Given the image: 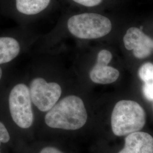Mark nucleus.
I'll list each match as a JSON object with an SVG mask.
<instances>
[{
	"instance_id": "obj_1",
	"label": "nucleus",
	"mask_w": 153,
	"mask_h": 153,
	"mask_svg": "<svg viewBox=\"0 0 153 153\" xmlns=\"http://www.w3.org/2000/svg\"><path fill=\"white\" fill-rule=\"evenodd\" d=\"M88 120V112L83 100L75 95H69L60 99L45 114L42 124L47 131L71 134V132L84 127Z\"/></svg>"
},
{
	"instance_id": "obj_12",
	"label": "nucleus",
	"mask_w": 153,
	"mask_h": 153,
	"mask_svg": "<svg viewBox=\"0 0 153 153\" xmlns=\"http://www.w3.org/2000/svg\"><path fill=\"white\" fill-rule=\"evenodd\" d=\"M36 153H68L63 149L53 144H47L41 147Z\"/></svg>"
},
{
	"instance_id": "obj_4",
	"label": "nucleus",
	"mask_w": 153,
	"mask_h": 153,
	"mask_svg": "<svg viewBox=\"0 0 153 153\" xmlns=\"http://www.w3.org/2000/svg\"><path fill=\"white\" fill-rule=\"evenodd\" d=\"M69 32L76 38L93 39L103 37L112 29L108 18L95 13H83L71 17L68 21Z\"/></svg>"
},
{
	"instance_id": "obj_6",
	"label": "nucleus",
	"mask_w": 153,
	"mask_h": 153,
	"mask_svg": "<svg viewBox=\"0 0 153 153\" xmlns=\"http://www.w3.org/2000/svg\"><path fill=\"white\" fill-rule=\"evenodd\" d=\"M124 44L126 49L133 50L135 57L139 59H145L152 53L153 41L140 28H129L124 37Z\"/></svg>"
},
{
	"instance_id": "obj_5",
	"label": "nucleus",
	"mask_w": 153,
	"mask_h": 153,
	"mask_svg": "<svg viewBox=\"0 0 153 153\" xmlns=\"http://www.w3.org/2000/svg\"><path fill=\"white\" fill-rule=\"evenodd\" d=\"M33 104L39 111L45 114L60 99L62 88L56 82H47L43 78L33 79L29 86Z\"/></svg>"
},
{
	"instance_id": "obj_7",
	"label": "nucleus",
	"mask_w": 153,
	"mask_h": 153,
	"mask_svg": "<svg viewBox=\"0 0 153 153\" xmlns=\"http://www.w3.org/2000/svg\"><path fill=\"white\" fill-rule=\"evenodd\" d=\"M118 153H153V137L143 131L131 133L126 137L124 147Z\"/></svg>"
},
{
	"instance_id": "obj_14",
	"label": "nucleus",
	"mask_w": 153,
	"mask_h": 153,
	"mask_svg": "<svg viewBox=\"0 0 153 153\" xmlns=\"http://www.w3.org/2000/svg\"><path fill=\"white\" fill-rule=\"evenodd\" d=\"M143 93L145 98L150 101H153V78L144 82Z\"/></svg>"
},
{
	"instance_id": "obj_17",
	"label": "nucleus",
	"mask_w": 153,
	"mask_h": 153,
	"mask_svg": "<svg viewBox=\"0 0 153 153\" xmlns=\"http://www.w3.org/2000/svg\"><path fill=\"white\" fill-rule=\"evenodd\" d=\"M0 153H2V152H1V149H0Z\"/></svg>"
},
{
	"instance_id": "obj_8",
	"label": "nucleus",
	"mask_w": 153,
	"mask_h": 153,
	"mask_svg": "<svg viewBox=\"0 0 153 153\" xmlns=\"http://www.w3.org/2000/svg\"><path fill=\"white\" fill-rule=\"evenodd\" d=\"M109 63L97 59L96 64L90 73V77L93 82L98 84L106 85L115 82L120 73L116 69L108 66Z\"/></svg>"
},
{
	"instance_id": "obj_9",
	"label": "nucleus",
	"mask_w": 153,
	"mask_h": 153,
	"mask_svg": "<svg viewBox=\"0 0 153 153\" xmlns=\"http://www.w3.org/2000/svg\"><path fill=\"white\" fill-rule=\"evenodd\" d=\"M20 52V45L15 39L0 38V64L14 59Z\"/></svg>"
},
{
	"instance_id": "obj_2",
	"label": "nucleus",
	"mask_w": 153,
	"mask_h": 153,
	"mask_svg": "<svg viewBox=\"0 0 153 153\" xmlns=\"http://www.w3.org/2000/svg\"><path fill=\"white\" fill-rule=\"evenodd\" d=\"M146 123V114L136 102L123 100L115 104L111 126L115 136L121 137L141 130Z\"/></svg>"
},
{
	"instance_id": "obj_3",
	"label": "nucleus",
	"mask_w": 153,
	"mask_h": 153,
	"mask_svg": "<svg viewBox=\"0 0 153 153\" xmlns=\"http://www.w3.org/2000/svg\"><path fill=\"white\" fill-rule=\"evenodd\" d=\"M9 107L14 124L25 133L31 131L35 126V117L29 88L26 85L19 83L11 89Z\"/></svg>"
},
{
	"instance_id": "obj_16",
	"label": "nucleus",
	"mask_w": 153,
	"mask_h": 153,
	"mask_svg": "<svg viewBox=\"0 0 153 153\" xmlns=\"http://www.w3.org/2000/svg\"><path fill=\"white\" fill-rule=\"evenodd\" d=\"M2 70H1V69L0 68V79H1V77H2Z\"/></svg>"
},
{
	"instance_id": "obj_13",
	"label": "nucleus",
	"mask_w": 153,
	"mask_h": 153,
	"mask_svg": "<svg viewBox=\"0 0 153 153\" xmlns=\"http://www.w3.org/2000/svg\"><path fill=\"white\" fill-rule=\"evenodd\" d=\"M11 136L5 125L0 121V147L2 144L7 143L10 141Z\"/></svg>"
},
{
	"instance_id": "obj_15",
	"label": "nucleus",
	"mask_w": 153,
	"mask_h": 153,
	"mask_svg": "<svg viewBox=\"0 0 153 153\" xmlns=\"http://www.w3.org/2000/svg\"><path fill=\"white\" fill-rule=\"evenodd\" d=\"M78 4L87 7H93L99 5L103 0H73Z\"/></svg>"
},
{
	"instance_id": "obj_11",
	"label": "nucleus",
	"mask_w": 153,
	"mask_h": 153,
	"mask_svg": "<svg viewBox=\"0 0 153 153\" xmlns=\"http://www.w3.org/2000/svg\"><path fill=\"white\" fill-rule=\"evenodd\" d=\"M138 76L144 82L153 78V64L146 62L142 65L139 69Z\"/></svg>"
},
{
	"instance_id": "obj_10",
	"label": "nucleus",
	"mask_w": 153,
	"mask_h": 153,
	"mask_svg": "<svg viewBox=\"0 0 153 153\" xmlns=\"http://www.w3.org/2000/svg\"><path fill=\"white\" fill-rule=\"evenodd\" d=\"M51 0H16L18 11L26 15H35L45 9Z\"/></svg>"
}]
</instances>
